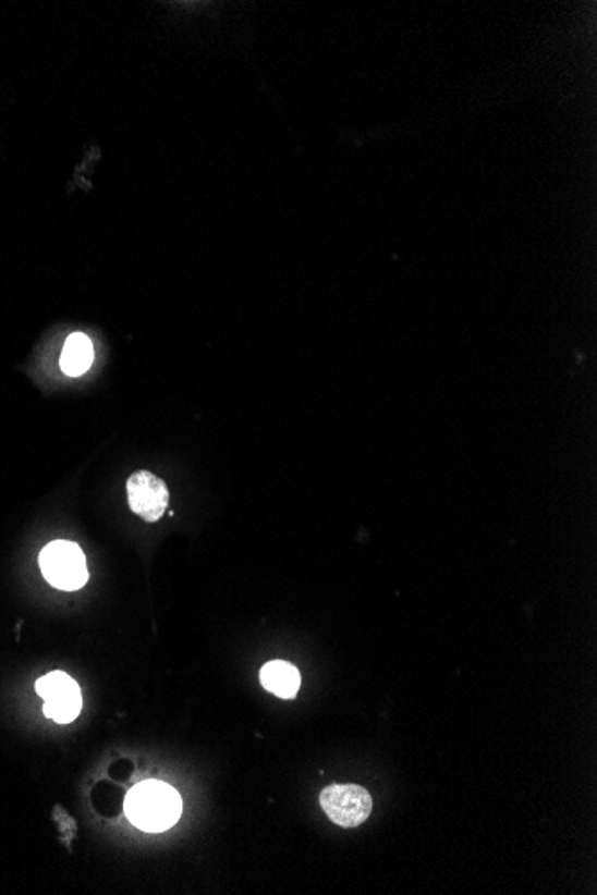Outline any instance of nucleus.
Segmentation results:
<instances>
[{"label":"nucleus","mask_w":597,"mask_h":895,"mask_svg":"<svg viewBox=\"0 0 597 895\" xmlns=\"http://www.w3.org/2000/svg\"><path fill=\"white\" fill-rule=\"evenodd\" d=\"M259 682L270 694L281 699H294L301 688V672L292 663L276 660L265 663L259 672Z\"/></svg>","instance_id":"6"},{"label":"nucleus","mask_w":597,"mask_h":895,"mask_svg":"<svg viewBox=\"0 0 597 895\" xmlns=\"http://www.w3.org/2000/svg\"><path fill=\"white\" fill-rule=\"evenodd\" d=\"M183 801L175 788L163 781H144L125 797V816L133 826L147 833H161L180 821Z\"/></svg>","instance_id":"1"},{"label":"nucleus","mask_w":597,"mask_h":895,"mask_svg":"<svg viewBox=\"0 0 597 895\" xmlns=\"http://www.w3.org/2000/svg\"><path fill=\"white\" fill-rule=\"evenodd\" d=\"M320 806L337 826L358 827L373 813V797L360 785H329L320 792Z\"/></svg>","instance_id":"3"},{"label":"nucleus","mask_w":597,"mask_h":895,"mask_svg":"<svg viewBox=\"0 0 597 895\" xmlns=\"http://www.w3.org/2000/svg\"><path fill=\"white\" fill-rule=\"evenodd\" d=\"M92 361H94L92 340L83 333L70 334L65 347H63V353H61V370L66 376L77 378L92 367Z\"/></svg>","instance_id":"7"},{"label":"nucleus","mask_w":597,"mask_h":895,"mask_svg":"<svg viewBox=\"0 0 597 895\" xmlns=\"http://www.w3.org/2000/svg\"><path fill=\"white\" fill-rule=\"evenodd\" d=\"M40 567L44 577L52 587L74 592L85 587L88 581L86 557L80 545L66 540L49 543L40 554Z\"/></svg>","instance_id":"2"},{"label":"nucleus","mask_w":597,"mask_h":895,"mask_svg":"<svg viewBox=\"0 0 597 895\" xmlns=\"http://www.w3.org/2000/svg\"><path fill=\"white\" fill-rule=\"evenodd\" d=\"M36 691L44 699V713L50 721L69 724L83 708L80 685L65 672H50L36 682Z\"/></svg>","instance_id":"4"},{"label":"nucleus","mask_w":597,"mask_h":895,"mask_svg":"<svg viewBox=\"0 0 597 895\" xmlns=\"http://www.w3.org/2000/svg\"><path fill=\"white\" fill-rule=\"evenodd\" d=\"M169 488L163 479L147 470H138L127 479V501L131 512L145 523H158L169 506Z\"/></svg>","instance_id":"5"}]
</instances>
